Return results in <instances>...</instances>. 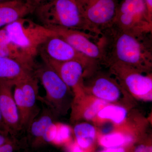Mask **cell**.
<instances>
[{"label": "cell", "instance_id": "cell-1", "mask_svg": "<svg viewBox=\"0 0 152 152\" xmlns=\"http://www.w3.org/2000/svg\"><path fill=\"white\" fill-rule=\"evenodd\" d=\"M151 35L136 37L115 24L101 31L98 43L102 52V63L119 64L148 73L152 64Z\"/></svg>", "mask_w": 152, "mask_h": 152}, {"label": "cell", "instance_id": "cell-2", "mask_svg": "<svg viewBox=\"0 0 152 152\" xmlns=\"http://www.w3.org/2000/svg\"><path fill=\"white\" fill-rule=\"evenodd\" d=\"M34 12L41 24L47 28L79 30L96 36L84 18L78 0H51Z\"/></svg>", "mask_w": 152, "mask_h": 152}, {"label": "cell", "instance_id": "cell-3", "mask_svg": "<svg viewBox=\"0 0 152 152\" xmlns=\"http://www.w3.org/2000/svg\"><path fill=\"white\" fill-rule=\"evenodd\" d=\"M33 72L45 90V96H39V100L56 117L65 115L72 104L70 89L56 71L44 62L42 65L35 66Z\"/></svg>", "mask_w": 152, "mask_h": 152}, {"label": "cell", "instance_id": "cell-4", "mask_svg": "<svg viewBox=\"0 0 152 152\" xmlns=\"http://www.w3.org/2000/svg\"><path fill=\"white\" fill-rule=\"evenodd\" d=\"M4 28L9 39L34 59L45 41L56 34L50 29L25 18Z\"/></svg>", "mask_w": 152, "mask_h": 152}, {"label": "cell", "instance_id": "cell-5", "mask_svg": "<svg viewBox=\"0 0 152 152\" xmlns=\"http://www.w3.org/2000/svg\"><path fill=\"white\" fill-rule=\"evenodd\" d=\"M114 23L136 37L152 35V18L145 0H120Z\"/></svg>", "mask_w": 152, "mask_h": 152}, {"label": "cell", "instance_id": "cell-6", "mask_svg": "<svg viewBox=\"0 0 152 152\" xmlns=\"http://www.w3.org/2000/svg\"><path fill=\"white\" fill-rule=\"evenodd\" d=\"M39 80L34 73L15 82L14 98L18 110L22 130H27L40 110L39 100Z\"/></svg>", "mask_w": 152, "mask_h": 152}, {"label": "cell", "instance_id": "cell-7", "mask_svg": "<svg viewBox=\"0 0 152 152\" xmlns=\"http://www.w3.org/2000/svg\"><path fill=\"white\" fill-rule=\"evenodd\" d=\"M120 0H78L83 16L95 34L99 37L101 31L115 22Z\"/></svg>", "mask_w": 152, "mask_h": 152}, {"label": "cell", "instance_id": "cell-8", "mask_svg": "<svg viewBox=\"0 0 152 152\" xmlns=\"http://www.w3.org/2000/svg\"><path fill=\"white\" fill-rule=\"evenodd\" d=\"M43 60L57 62L77 61L88 66L98 63L77 51L66 41L57 35L50 37L39 49Z\"/></svg>", "mask_w": 152, "mask_h": 152}, {"label": "cell", "instance_id": "cell-9", "mask_svg": "<svg viewBox=\"0 0 152 152\" xmlns=\"http://www.w3.org/2000/svg\"><path fill=\"white\" fill-rule=\"evenodd\" d=\"M49 28L84 56L97 62L102 63V52L98 41L100 37L79 30L59 27Z\"/></svg>", "mask_w": 152, "mask_h": 152}, {"label": "cell", "instance_id": "cell-10", "mask_svg": "<svg viewBox=\"0 0 152 152\" xmlns=\"http://www.w3.org/2000/svg\"><path fill=\"white\" fill-rule=\"evenodd\" d=\"M109 66L112 73L132 94L140 98H151V75H144L140 71L119 64Z\"/></svg>", "mask_w": 152, "mask_h": 152}, {"label": "cell", "instance_id": "cell-11", "mask_svg": "<svg viewBox=\"0 0 152 152\" xmlns=\"http://www.w3.org/2000/svg\"><path fill=\"white\" fill-rule=\"evenodd\" d=\"M15 82L0 80V111L6 127L12 136L22 130L12 91Z\"/></svg>", "mask_w": 152, "mask_h": 152}, {"label": "cell", "instance_id": "cell-12", "mask_svg": "<svg viewBox=\"0 0 152 152\" xmlns=\"http://www.w3.org/2000/svg\"><path fill=\"white\" fill-rule=\"evenodd\" d=\"M56 71L66 85L75 94H80L83 89V77L87 66L77 61L57 62L44 60Z\"/></svg>", "mask_w": 152, "mask_h": 152}, {"label": "cell", "instance_id": "cell-13", "mask_svg": "<svg viewBox=\"0 0 152 152\" xmlns=\"http://www.w3.org/2000/svg\"><path fill=\"white\" fill-rule=\"evenodd\" d=\"M56 117L45 106L40 111L27 130L34 143L50 142L55 140L56 131L54 125Z\"/></svg>", "mask_w": 152, "mask_h": 152}, {"label": "cell", "instance_id": "cell-14", "mask_svg": "<svg viewBox=\"0 0 152 152\" xmlns=\"http://www.w3.org/2000/svg\"><path fill=\"white\" fill-rule=\"evenodd\" d=\"M35 9L26 1L8 0L0 1V28L34 12Z\"/></svg>", "mask_w": 152, "mask_h": 152}, {"label": "cell", "instance_id": "cell-15", "mask_svg": "<svg viewBox=\"0 0 152 152\" xmlns=\"http://www.w3.org/2000/svg\"><path fill=\"white\" fill-rule=\"evenodd\" d=\"M90 88L95 96L107 102L116 101L121 96V90L117 82L105 75L95 77Z\"/></svg>", "mask_w": 152, "mask_h": 152}, {"label": "cell", "instance_id": "cell-16", "mask_svg": "<svg viewBox=\"0 0 152 152\" xmlns=\"http://www.w3.org/2000/svg\"><path fill=\"white\" fill-rule=\"evenodd\" d=\"M0 56L16 60L32 70L36 65L34 59L9 39L4 27L0 29Z\"/></svg>", "mask_w": 152, "mask_h": 152}, {"label": "cell", "instance_id": "cell-17", "mask_svg": "<svg viewBox=\"0 0 152 152\" xmlns=\"http://www.w3.org/2000/svg\"><path fill=\"white\" fill-rule=\"evenodd\" d=\"M33 71L16 60L0 56V80L16 82L33 74Z\"/></svg>", "mask_w": 152, "mask_h": 152}, {"label": "cell", "instance_id": "cell-18", "mask_svg": "<svg viewBox=\"0 0 152 152\" xmlns=\"http://www.w3.org/2000/svg\"><path fill=\"white\" fill-rule=\"evenodd\" d=\"M74 133L79 145L86 148L92 144L96 136L94 126L88 123H80L75 126Z\"/></svg>", "mask_w": 152, "mask_h": 152}, {"label": "cell", "instance_id": "cell-19", "mask_svg": "<svg viewBox=\"0 0 152 152\" xmlns=\"http://www.w3.org/2000/svg\"><path fill=\"white\" fill-rule=\"evenodd\" d=\"M127 111L123 107L117 105H107L103 108L98 113L101 118L112 120L114 123L119 124L126 117Z\"/></svg>", "mask_w": 152, "mask_h": 152}, {"label": "cell", "instance_id": "cell-20", "mask_svg": "<svg viewBox=\"0 0 152 152\" xmlns=\"http://www.w3.org/2000/svg\"><path fill=\"white\" fill-rule=\"evenodd\" d=\"M100 143L107 148L119 147L125 143V137L118 133L107 134L101 138Z\"/></svg>", "mask_w": 152, "mask_h": 152}, {"label": "cell", "instance_id": "cell-21", "mask_svg": "<svg viewBox=\"0 0 152 152\" xmlns=\"http://www.w3.org/2000/svg\"><path fill=\"white\" fill-rule=\"evenodd\" d=\"M107 105L106 101L97 99L85 110L83 113V117L86 119H92L103 108Z\"/></svg>", "mask_w": 152, "mask_h": 152}, {"label": "cell", "instance_id": "cell-22", "mask_svg": "<svg viewBox=\"0 0 152 152\" xmlns=\"http://www.w3.org/2000/svg\"><path fill=\"white\" fill-rule=\"evenodd\" d=\"M9 131L6 129H0V147L12 140Z\"/></svg>", "mask_w": 152, "mask_h": 152}, {"label": "cell", "instance_id": "cell-23", "mask_svg": "<svg viewBox=\"0 0 152 152\" xmlns=\"http://www.w3.org/2000/svg\"><path fill=\"white\" fill-rule=\"evenodd\" d=\"M16 148L12 139L0 147V152H14Z\"/></svg>", "mask_w": 152, "mask_h": 152}, {"label": "cell", "instance_id": "cell-24", "mask_svg": "<svg viewBox=\"0 0 152 152\" xmlns=\"http://www.w3.org/2000/svg\"><path fill=\"white\" fill-rule=\"evenodd\" d=\"M61 129L59 133L56 135L55 140L58 142H61L69 137V130L68 128L64 127Z\"/></svg>", "mask_w": 152, "mask_h": 152}, {"label": "cell", "instance_id": "cell-25", "mask_svg": "<svg viewBox=\"0 0 152 152\" xmlns=\"http://www.w3.org/2000/svg\"><path fill=\"white\" fill-rule=\"evenodd\" d=\"M50 1L51 0H26V1L29 3L34 8L35 10L39 6L44 4Z\"/></svg>", "mask_w": 152, "mask_h": 152}, {"label": "cell", "instance_id": "cell-26", "mask_svg": "<svg viewBox=\"0 0 152 152\" xmlns=\"http://www.w3.org/2000/svg\"><path fill=\"white\" fill-rule=\"evenodd\" d=\"M135 152H152V148L141 145L136 148Z\"/></svg>", "mask_w": 152, "mask_h": 152}, {"label": "cell", "instance_id": "cell-27", "mask_svg": "<svg viewBox=\"0 0 152 152\" xmlns=\"http://www.w3.org/2000/svg\"><path fill=\"white\" fill-rule=\"evenodd\" d=\"M101 152H125V151L123 148L117 147L107 148V149L104 150Z\"/></svg>", "mask_w": 152, "mask_h": 152}, {"label": "cell", "instance_id": "cell-28", "mask_svg": "<svg viewBox=\"0 0 152 152\" xmlns=\"http://www.w3.org/2000/svg\"><path fill=\"white\" fill-rule=\"evenodd\" d=\"M150 17L152 18V0H145Z\"/></svg>", "mask_w": 152, "mask_h": 152}, {"label": "cell", "instance_id": "cell-29", "mask_svg": "<svg viewBox=\"0 0 152 152\" xmlns=\"http://www.w3.org/2000/svg\"><path fill=\"white\" fill-rule=\"evenodd\" d=\"M7 129L4 123L1 114V111H0V129Z\"/></svg>", "mask_w": 152, "mask_h": 152}, {"label": "cell", "instance_id": "cell-30", "mask_svg": "<svg viewBox=\"0 0 152 152\" xmlns=\"http://www.w3.org/2000/svg\"><path fill=\"white\" fill-rule=\"evenodd\" d=\"M73 152H83V151L81 148L80 147L76 146L74 148Z\"/></svg>", "mask_w": 152, "mask_h": 152}, {"label": "cell", "instance_id": "cell-31", "mask_svg": "<svg viewBox=\"0 0 152 152\" xmlns=\"http://www.w3.org/2000/svg\"><path fill=\"white\" fill-rule=\"evenodd\" d=\"M3 1V0H0V1Z\"/></svg>", "mask_w": 152, "mask_h": 152}]
</instances>
